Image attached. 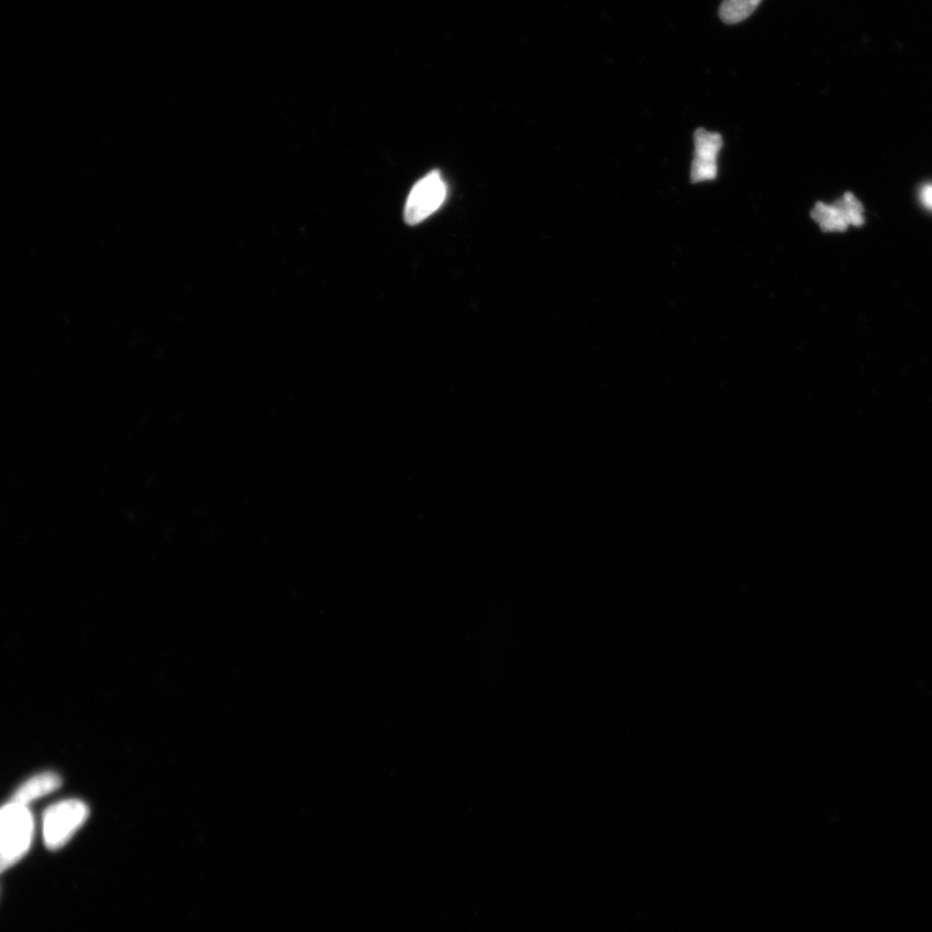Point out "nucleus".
I'll return each instance as SVG.
<instances>
[{
  "instance_id": "obj_1",
  "label": "nucleus",
  "mask_w": 932,
  "mask_h": 932,
  "mask_svg": "<svg viewBox=\"0 0 932 932\" xmlns=\"http://www.w3.org/2000/svg\"><path fill=\"white\" fill-rule=\"evenodd\" d=\"M33 835L34 818L28 805L11 801L0 807V874L28 854Z\"/></svg>"
},
{
  "instance_id": "obj_2",
  "label": "nucleus",
  "mask_w": 932,
  "mask_h": 932,
  "mask_svg": "<svg viewBox=\"0 0 932 932\" xmlns=\"http://www.w3.org/2000/svg\"><path fill=\"white\" fill-rule=\"evenodd\" d=\"M89 810L85 802L66 800L44 812L43 838L49 849L64 847L87 822Z\"/></svg>"
},
{
  "instance_id": "obj_3",
  "label": "nucleus",
  "mask_w": 932,
  "mask_h": 932,
  "mask_svg": "<svg viewBox=\"0 0 932 932\" xmlns=\"http://www.w3.org/2000/svg\"><path fill=\"white\" fill-rule=\"evenodd\" d=\"M447 197V185L441 174L438 171H432L420 179L414 185L411 193H409L406 208L405 219L407 225L416 226L419 223L428 219L430 215L441 208Z\"/></svg>"
},
{
  "instance_id": "obj_4",
  "label": "nucleus",
  "mask_w": 932,
  "mask_h": 932,
  "mask_svg": "<svg viewBox=\"0 0 932 932\" xmlns=\"http://www.w3.org/2000/svg\"><path fill=\"white\" fill-rule=\"evenodd\" d=\"M814 218L824 231H846L849 226L864 223L863 206L851 193L835 205L817 204Z\"/></svg>"
},
{
  "instance_id": "obj_5",
  "label": "nucleus",
  "mask_w": 932,
  "mask_h": 932,
  "mask_svg": "<svg viewBox=\"0 0 932 932\" xmlns=\"http://www.w3.org/2000/svg\"><path fill=\"white\" fill-rule=\"evenodd\" d=\"M721 148L718 133L699 130L696 133V160L693 163V181L700 182L717 175V154Z\"/></svg>"
},
{
  "instance_id": "obj_6",
  "label": "nucleus",
  "mask_w": 932,
  "mask_h": 932,
  "mask_svg": "<svg viewBox=\"0 0 932 932\" xmlns=\"http://www.w3.org/2000/svg\"><path fill=\"white\" fill-rule=\"evenodd\" d=\"M62 778L55 772H43L33 775L22 784L12 796V802L28 805L41 797L55 793L62 786Z\"/></svg>"
},
{
  "instance_id": "obj_7",
  "label": "nucleus",
  "mask_w": 932,
  "mask_h": 932,
  "mask_svg": "<svg viewBox=\"0 0 932 932\" xmlns=\"http://www.w3.org/2000/svg\"><path fill=\"white\" fill-rule=\"evenodd\" d=\"M762 0H725L720 7V19L733 25L749 19Z\"/></svg>"
},
{
  "instance_id": "obj_8",
  "label": "nucleus",
  "mask_w": 932,
  "mask_h": 932,
  "mask_svg": "<svg viewBox=\"0 0 932 932\" xmlns=\"http://www.w3.org/2000/svg\"><path fill=\"white\" fill-rule=\"evenodd\" d=\"M922 201L924 205L932 208V185H929L926 186V189H923Z\"/></svg>"
}]
</instances>
